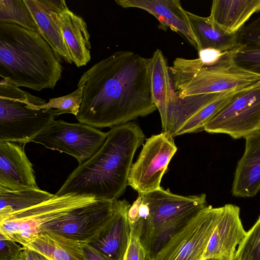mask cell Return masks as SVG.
Listing matches in <instances>:
<instances>
[{
	"label": "cell",
	"mask_w": 260,
	"mask_h": 260,
	"mask_svg": "<svg viewBox=\"0 0 260 260\" xmlns=\"http://www.w3.org/2000/svg\"><path fill=\"white\" fill-rule=\"evenodd\" d=\"M76 118L94 127H112L146 116L156 109L151 85L149 58L130 51H118L85 71Z\"/></svg>",
	"instance_id": "6da1fadb"
},
{
	"label": "cell",
	"mask_w": 260,
	"mask_h": 260,
	"mask_svg": "<svg viewBox=\"0 0 260 260\" xmlns=\"http://www.w3.org/2000/svg\"><path fill=\"white\" fill-rule=\"evenodd\" d=\"M100 149L79 165L55 194L87 196L115 201L125 192L135 152L145 136L138 124L111 127Z\"/></svg>",
	"instance_id": "7a4b0ae2"
},
{
	"label": "cell",
	"mask_w": 260,
	"mask_h": 260,
	"mask_svg": "<svg viewBox=\"0 0 260 260\" xmlns=\"http://www.w3.org/2000/svg\"><path fill=\"white\" fill-rule=\"evenodd\" d=\"M61 59L37 32L0 22V76L17 87L53 88L62 73Z\"/></svg>",
	"instance_id": "3957f363"
},
{
	"label": "cell",
	"mask_w": 260,
	"mask_h": 260,
	"mask_svg": "<svg viewBox=\"0 0 260 260\" xmlns=\"http://www.w3.org/2000/svg\"><path fill=\"white\" fill-rule=\"evenodd\" d=\"M230 52H223L219 60L211 64L204 63L199 58H176L169 70L179 96L223 93L259 84V76L233 65Z\"/></svg>",
	"instance_id": "277c9868"
},
{
	"label": "cell",
	"mask_w": 260,
	"mask_h": 260,
	"mask_svg": "<svg viewBox=\"0 0 260 260\" xmlns=\"http://www.w3.org/2000/svg\"><path fill=\"white\" fill-rule=\"evenodd\" d=\"M45 100L16 86L7 79L0 81V142L25 145L32 142L58 116L57 110L42 108Z\"/></svg>",
	"instance_id": "5b68a950"
},
{
	"label": "cell",
	"mask_w": 260,
	"mask_h": 260,
	"mask_svg": "<svg viewBox=\"0 0 260 260\" xmlns=\"http://www.w3.org/2000/svg\"><path fill=\"white\" fill-rule=\"evenodd\" d=\"M96 199L87 196L54 194L38 205L1 220L0 239H10L25 246L41 233L45 224Z\"/></svg>",
	"instance_id": "8992f818"
},
{
	"label": "cell",
	"mask_w": 260,
	"mask_h": 260,
	"mask_svg": "<svg viewBox=\"0 0 260 260\" xmlns=\"http://www.w3.org/2000/svg\"><path fill=\"white\" fill-rule=\"evenodd\" d=\"M221 207L207 206L178 230L151 260H204Z\"/></svg>",
	"instance_id": "52a82bcc"
},
{
	"label": "cell",
	"mask_w": 260,
	"mask_h": 260,
	"mask_svg": "<svg viewBox=\"0 0 260 260\" xmlns=\"http://www.w3.org/2000/svg\"><path fill=\"white\" fill-rule=\"evenodd\" d=\"M204 131L234 139L260 131V83L238 91L207 122Z\"/></svg>",
	"instance_id": "ba28073f"
},
{
	"label": "cell",
	"mask_w": 260,
	"mask_h": 260,
	"mask_svg": "<svg viewBox=\"0 0 260 260\" xmlns=\"http://www.w3.org/2000/svg\"><path fill=\"white\" fill-rule=\"evenodd\" d=\"M108 133L79 123L54 120L32 142L45 148L67 153L79 165L92 157L104 143Z\"/></svg>",
	"instance_id": "9c48e42d"
},
{
	"label": "cell",
	"mask_w": 260,
	"mask_h": 260,
	"mask_svg": "<svg viewBox=\"0 0 260 260\" xmlns=\"http://www.w3.org/2000/svg\"><path fill=\"white\" fill-rule=\"evenodd\" d=\"M177 151L174 138L167 132L146 139L131 167L128 185L138 193L159 189L162 177Z\"/></svg>",
	"instance_id": "30bf717a"
},
{
	"label": "cell",
	"mask_w": 260,
	"mask_h": 260,
	"mask_svg": "<svg viewBox=\"0 0 260 260\" xmlns=\"http://www.w3.org/2000/svg\"><path fill=\"white\" fill-rule=\"evenodd\" d=\"M116 201L96 199L49 222L43 227L41 233L50 232L87 243L109 222Z\"/></svg>",
	"instance_id": "8fae6325"
},
{
	"label": "cell",
	"mask_w": 260,
	"mask_h": 260,
	"mask_svg": "<svg viewBox=\"0 0 260 260\" xmlns=\"http://www.w3.org/2000/svg\"><path fill=\"white\" fill-rule=\"evenodd\" d=\"M141 194L149 208V215L143 220L141 234L166 222L191 218L207 206L206 195L201 193L183 196L170 189H159Z\"/></svg>",
	"instance_id": "7c38bea8"
},
{
	"label": "cell",
	"mask_w": 260,
	"mask_h": 260,
	"mask_svg": "<svg viewBox=\"0 0 260 260\" xmlns=\"http://www.w3.org/2000/svg\"><path fill=\"white\" fill-rule=\"evenodd\" d=\"M0 186L12 190L39 188L32 165L20 144L0 142Z\"/></svg>",
	"instance_id": "4fadbf2b"
},
{
	"label": "cell",
	"mask_w": 260,
	"mask_h": 260,
	"mask_svg": "<svg viewBox=\"0 0 260 260\" xmlns=\"http://www.w3.org/2000/svg\"><path fill=\"white\" fill-rule=\"evenodd\" d=\"M24 1L40 29L42 37L61 60L72 63L61 26L60 13L68 8L65 1Z\"/></svg>",
	"instance_id": "5bb4252c"
},
{
	"label": "cell",
	"mask_w": 260,
	"mask_h": 260,
	"mask_svg": "<svg viewBox=\"0 0 260 260\" xmlns=\"http://www.w3.org/2000/svg\"><path fill=\"white\" fill-rule=\"evenodd\" d=\"M130 206L126 200H117L109 222L87 243L113 260H121L130 237L131 225L127 216Z\"/></svg>",
	"instance_id": "9a60e30c"
},
{
	"label": "cell",
	"mask_w": 260,
	"mask_h": 260,
	"mask_svg": "<svg viewBox=\"0 0 260 260\" xmlns=\"http://www.w3.org/2000/svg\"><path fill=\"white\" fill-rule=\"evenodd\" d=\"M240 214V209L235 205L229 204L221 207V213L208 242L204 260L235 255L237 247L247 232L243 228Z\"/></svg>",
	"instance_id": "2e32d148"
},
{
	"label": "cell",
	"mask_w": 260,
	"mask_h": 260,
	"mask_svg": "<svg viewBox=\"0 0 260 260\" xmlns=\"http://www.w3.org/2000/svg\"><path fill=\"white\" fill-rule=\"evenodd\" d=\"M117 5L124 8L144 10L153 15L164 28L169 27L182 34L197 49L196 38L189 18L179 0H116Z\"/></svg>",
	"instance_id": "e0dca14e"
},
{
	"label": "cell",
	"mask_w": 260,
	"mask_h": 260,
	"mask_svg": "<svg viewBox=\"0 0 260 260\" xmlns=\"http://www.w3.org/2000/svg\"><path fill=\"white\" fill-rule=\"evenodd\" d=\"M245 139L244 152L238 162L231 191L236 197L250 198L260 191V131Z\"/></svg>",
	"instance_id": "ac0fdd59"
},
{
	"label": "cell",
	"mask_w": 260,
	"mask_h": 260,
	"mask_svg": "<svg viewBox=\"0 0 260 260\" xmlns=\"http://www.w3.org/2000/svg\"><path fill=\"white\" fill-rule=\"evenodd\" d=\"M63 38L72 62L77 67L91 59L90 35L86 22L69 8L60 13Z\"/></svg>",
	"instance_id": "d6986e66"
},
{
	"label": "cell",
	"mask_w": 260,
	"mask_h": 260,
	"mask_svg": "<svg viewBox=\"0 0 260 260\" xmlns=\"http://www.w3.org/2000/svg\"><path fill=\"white\" fill-rule=\"evenodd\" d=\"M259 11L260 0H214L209 16L226 32L235 34Z\"/></svg>",
	"instance_id": "ffe728a7"
},
{
	"label": "cell",
	"mask_w": 260,
	"mask_h": 260,
	"mask_svg": "<svg viewBox=\"0 0 260 260\" xmlns=\"http://www.w3.org/2000/svg\"><path fill=\"white\" fill-rule=\"evenodd\" d=\"M196 38L198 51L214 49L222 52L234 49L238 45V33L230 34L209 16L203 17L186 11Z\"/></svg>",
	"instance_id": "44dd1931"
},
{
	"label": "cell",
	"mask_w": 260,
	"mask_h": 260,
	"mask_svg": "<svg viewBox=\"0 0 260 260\" xmlns=\"http://www.w3.org/2000/svg\"><path fill=\"white\" fill-rule=\"evenodd\" d=\"M151 91L162 122L169 106L177 95L166 57L159 49L149 58Z\"/></svg>",
	"instance_id": "7402d4cb"
},
{
	"label": "cell",
	"mask_w": 260,
	"mask_h": 260,
	"mask_svg": "<svg viewBox=\"0 0 260 260\" xmlns=\"http://www.w3.org/2000/svg\"><path fill=\"white\" fill-rule=\"evenodd\" d=\"M82 244L81 242L45 232L24 246L39 251L49 260H86Z\"/></svg>",
	"instance_id": "603a6c76"
},
{
	"label": "cell",
	"mask_w": 260,
	"mask_h": 260,
	"mask_svg": "<svg viewBox=\"0 0 260 260\" xmlns=\"http://www.w3.org/2000/svg\"><path fill=\"white\" fill-rule=\"evenodd\" d=\"M54 196L39 188L12 190L0 186V220L38 205Z\"/></svg>",
	"instance_id": "cb8c5ba5"
},
{
	"label": "cell",
	"mask_w": 260,
	"mask_h": 260,
	"mask_svg": "<svg viewBox=\"0 0 260 260\" xmlns=\"http://www.w3.org/2000/svg\"><path fill=\"white\" fill-rule=\"evenodd\" d=\"M0 22L17 24L41 36L40 29L24 0H0Z\"/></svg>",
	"instance_id": "d4e9b609"
},
{
	"label": "cell",
	"mask_w": 260,
	"mask_h": 260,
	"mask_svg": "<svg viewBox=\"0 0 260 260\" xmlns=\"http://www.w3.org/2000/svg\"><path fill=\"white\" fill-rule=\"evenodd\" d=\"M240 90L224 92L203 107L187 121L178 131L176 136L204 131L205 125L209 120Z\"/></svg>",
	"instance_id": "484cf974"
},
{
	"label": "cell",
	"mask_w": 260,
	"mask_h": 260,
	"mask_svg": "<svg viewBox=\"0 0 260 260\" xmlns=\"http://www.w3.org/2000/svg\"><path fill=\"white\" fill-rule=\"evenodd\" d=\"M230 60L238 68L260 76V45H238L230 51Z\"/></svg>",
	"instance_id": "4316f807"
},
{
	"label": "cell",
	"mask_w": 260,
	"mask_h": 260,
	"mask_svg": "<svg viewBox=\"0 0 260 260\" xmlns=\"http://www.w3.org/2000/svg\"><path fill=\"white\" fill-rule=\"evenodd\" d=\"M235 258L236 260H260V215L239 244Z\"/></svg>",
	"instance_id": "83f0119b"
},
{
	"label": "cell",
	"mask_w": 260,
	"mask_h": 260,
	"mask_svg": "<svg viewBox=\"0 0 260 260\" xmlns=\"http://www.w3.org/2000/svg\"><path fill=\"white\" fill-rule=\"evenodd\" d=\"M83 88L82 86H79L76 90L68 95L50 99L49 102L42 107L57 110L58 116L69 113L76 116L79 112L82 102Z\"/></svg>",
	"instance_id": "f1b7e54d"
},
{
	"label": "cell",
	"mask_w": 260,
	"mask_h": 260,
	"mask_svg": "<svg viewBox=\"0 0 260 260\" xmlns=\"http://www.w3.org/2000/svg\"><path fill=\"white\" fill-rule=\"evenodd\" d=\"M143 220L131 225L128 244L121 260H151L148 251L141 240Z\"/></svg>",
	"instance_id": "f546056e"
},
{
	"label": "cell",
	"mask_w": 260,
	"mask_h": 260,
	"mask_svg": "<svg viewBox=\"0 0 260 260\" xmlns=\"http://www.w3.org/2000/svg\"><path fill=\"white\" fill-rule=\"evenodd\" d=\"M237 39L239 45H260V16L244 26L238 32Z\"/></svg>",
	"instance_id": "4dcf8cb0"
},
{
	"label": "cell",
	"mask_w": 260,
	"mask_h": 260,
	"mask_svg": "<svg viewBox=\"0 0 260 260\" xmlns=\"http://www.w3.org/2000/svg\"><path fill=\"white\" fill-rule=\"evenodd\" d=\"M149 215V208L141 194L131 205L127 212V219L130 225L137 223L142 219H145Z\"/></svg>",
	"instance_id": "1f68e13d"
},
{
	"label": "cell",
	"mask_w": 260,
	"mask_h": 260,
	"mask_svg": "<svg viewBox=\"0 0 260 260\" xmlns=\"http://www.w3.org/2000/svg\"><path fill=\"white\" fill-rule=\"evenodd\" d=\"M17 242L8 239H0V260H17L23 249Z\"/></svg>",
	"instance_id": "d6a6232c"
},
{
	"label": "cell",
	"mask_w": 260,
	"mask_h": 260,
	"mask_svg": "<svg viewBox=\"0 0 260 260\" xmlns=\"http://www.w3.org/2000/svg\"><path fill=\"white\" fill-rule=\"evenodd\" d=\"M199 58L206 64H211L217 61L223 52L214 49H206L198 52Z\"/></svg>",
	"instance_id": "836d02e7"
},
{
	"label": "cell",
	"mask_w": 260,
	"mask_h": 260,
	"mask_svg": "<svg viewBox=\"0 0 260 260\" xmlns=\"http://www.w3.org/2000/svg\"><path fill=\"white\" fill-rule=\"evenodd\" d=\"M82 246L86 260H113L86 242H82Z\"/></svg>",
	"instance_id": "e575fe53"
},
{
	"label": "cell",
	"mask_w": 260,
	"mask_h": 260,
	"mask_svg": "<svg viewBox=\"0 0 260 260\" xmlns=\"http://www.w3.org/2000/svg\"><path fill=\"white\" fill-rule=\"evenodd\" d=\"M22 246L23 249L20 252L17 260H49L39 251L24 246Z\"/></svg>",
	"instance_id": "d590c367"
},
{
	"label": "cell",
	"mask_w": 260,
	"mask_h": 260,
	"mask_svg": "<svg viewBox=\"0 0 260 260\" xmlns=\"http://www.w3.org/2000/svg\"><path fill=\"white\" fill-rule=\"evenodd\" d=\"M222 260H235V255L234 256H223L220 257Z\"/></svg>",
	"instance_id": "8d00e7d4"
},
{
	"label": "cell",
	"mask_w": 260,
	"mask_h": 260,
	"mask_svg": "<svg viewBox=\"0 0 260 260\" xmlns=\"http://www.w3.org/2000/svg\"><path fill=\"white\" fill-rule=\"evenodd\" d=\"M204 260H222V259L220 258L212 257V258H207Z\"/></svg>",
	"instance_id": "74e56055"
},
{
	"label": "cell",
	"mask_w": 260,
	"mask_h": 260,
	"mask_svg": "<svg viewBox=\"0 0 260 260\" xmlns=\"http://www.w3.org/2000/svg\"><path fill=\"white\" fill-rule=\"evenodd\" d=\"M236 260V259H235Z\"/></svg>",
	"instance_id": "f35d334b"
}]
</instances>
